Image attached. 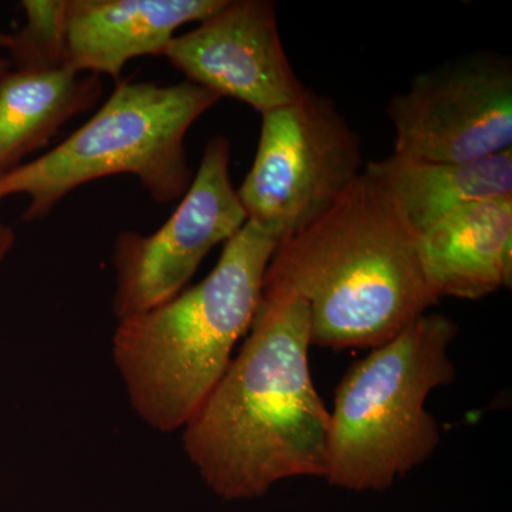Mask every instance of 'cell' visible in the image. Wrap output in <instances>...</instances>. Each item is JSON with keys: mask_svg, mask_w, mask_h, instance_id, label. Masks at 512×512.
Instances as JSON below:
<instances>
[{"mask_svg": "<svg viewBox=\"0 0 512 512\" xmlns=\"http://www.w3.org/2000/svg\"><path fill=\"white\" fill-rule=\"evenodd\" d=\"M245 338L183 436L202 481L228 501L262 497L289 478H323L328 466L330 412L309 369L308 305L262 293Z\"/></svg>", "mask_w": 512, "mask_h": 512, "instance_id": "cell-1", "label": "cell"}, {"mask_svg": "<svg viewBox=\"0 0 512 512\" xmlns=\"http://www.w3.org/2000/svg\"><path fill=\"white\" fill-rule=\"evenodd\" d=\"M262 293L301 298L312 346L333 350L377 348L440 301L416 237L365 173L319 220L279 242Z\"/></svg>", "mask_w": 512, "mask_h": 512, "instance_id": "cell-2", "label": "cell"}, {"mask_svg": "<svg viewBox=\"0 0 512 512\" xmlns=\"http://www.w3.org/2000/svg\"><path fill=\"white\" fill-rule=\"evenodd\" d=\"M279 239L247 221L207 278L120 320L113 357L134 412L153 429H184L215 389L262 301Z\"/></svg>", "mask_w": 512, "mask_h": 512, "instance_id": "cell-3", "label": "cell"}, {"mask_svg": "<svg viewBox=\"0 0 512 512\" xmlns=\"http://www.w3.org/2000/svg\"><path fill=\"white\" fill-rule=\"evenodd\" d=\"M457 333L453 319L427 312L350 367L330 412V485L379 493L433 456L441 434L426 404L456 377Z\"/></svg>", "mask_w": 512, "mask_h": 512, "instance_id": "cell-4", "label": "cell"}, {"mask_svg": "<svg viewBox=\"0 0 512 512\" xmlns=\"http://www.w3.org/2000/svg\"><path fill=\"white\" fill-rule=\"evenodd\" d=\"M217 94L187 82L116 83L92 119L49 153L0 177V201L26 195L22 221L47 217L74 190L111 175H133L157 204L181 200L192 170L185 137Z\"/></svg>", "mask_w": 512, "mask_h": 512, "instance_id": "cell-5", "label": "cell"}, {"mask_svg": "<svg viewBox=\"0 0 512 512\" xmlns=\"http://www.w3.org/2000/svg\"><path fill=\"white\" fill-rule=\"evenodd\" d=\"M261 117L238 198L248 221L282 242L319 220L363 173L362 141L335 101L308 87Z\"/></svg>", "mask_w": 512, "mask_h": 512, "instance_id": "cell-6", "label": "cell"}, {"mask_svg": "<svg viewBox=\"0 0 512 512\" xmlns=\"http://www.w3.org/2000/svg\"><path fill=\"white\" fill-rule=\"evenodd\" d=\"M231 143L211 138L200 168L177 210L153 234L120 232L113 245L117 320L140 315L171 301L197 272L205 256L247 224L229 174Z\"/></svg>", "mask_w": 512, "mask_h": 512, "instance_id": "cell-7", "label": "cell"}, {"mask_svg": "<svg viewBox=\"0 0 512 512\" xmlns=\"http://www.w3.org/2000/svg\"><path fill=\"white\" fill-rule=\"evenodd\" d=\"M394 154L471 163L512 148V66L477 53L417 74L386 107Z\"/></svg>", "mask_w": 512, "mask_h": 512, "instance_id": "cell-8", "label": "cell"}, {"mask_svg": "<svg viewBox=\"0 0 512 512\" xmlns=\"http://www.w3.org/2000/svg\"><path fill=\"white\" fill-rule=\"evenodd\" d=\"M163 56L187 82L259 114L288 106L306 90L286 56L271 0H224L197 28L175 36Z\"/></svg>", "mask_w": 512, "mask_h": 512, "instance_id": "cell-9", "label": "cell"}, {"mask_svg": "<svg viewBox=\"0 0 512 512\" xmlns=\"http://www.w3.org/2000/svg\"><path fill=\"white\" fill-rule=\"evenodd\" d=\"M224 0H67L66 63L119 83L124 66L163 56L175 32L201 22Z\"/></svg>", "mask_w": 512, "mask_h": 512, "instance_id": "cell-10", "label": "cell"}, {"mask_svg": "<svg viewBox=\"0 0 512 512\" xmlns=\"http://www.w3.org/2000/svg\"><path fill=\"white\" fill-rule=\"evenodd\" d=\"M421 268L437 298L477 301L512 278V198L474 202L417 237Z\"/></svg>", "mask_w": 512, "mask_h": 512, "instance_id": "cell-11", "label": "cell"}, {"mask_svg": "<svg viewBox=\"0 0 512 512\" xmlns=\"http://www.w3.org/2000/svg\"><path fill=\"white\" fill-rule=\"evenodd\" d=\"M414 237L461 207L512 198V148L471 163L390 154L363 168Z\"/></svg>", "mask_w": 512, "mask_h": 512, "instance_id": "cell-12", "label": "cell"}, {"mask_svg": "<svg viewBox=\"0 0 512 512\" xmlns=\"http://www.w3.org/2000/svg\"><path fill=\"white\" fill-rule=\"evenodd\" d=\"M101 94L96 74L19 70L0 59V177L45 148L67 121L93 109Z\"/></svg>", "mask_w": 512, "mask_h": 512, "instance_id": "cell-13", "label": "cell"}, {"mask_svg": "<svg viewBox=\"0 0 512 512\" xmlns=\"http://www.w3.org/2000/svg\"><path fill=\"white\" fill-rule=\"evenodd\" d=\"M20 8L25 25L12 35L10 66L33 72L67 67V0H23Z\"/></svg>", "mask_w": 512, "mask_h": 512, "instance_id": "cell-14", "label": "cell"}, {"mask_svg": "<svg viewBox=\"0 0 512 512\" xmlns=\"http://www.w3.org/2000/svg\"><path fill=\"white\" fill-rule=\"evenodd\" d=\"M16 234L10 225L0 220V265L5 261L6 256L15 247Z\"/></svg>", "mask_w": 512, "mask_h": 512, "instance_id": "cell-15", "label": "cell"}, {"mask_svg": "<svg viewBox=\"0 0 512 512\" xmlns=\"http://www.w3.org/2000/svg\"><path fill=\"white\" fill-rule=\"evenodd\" d=\"M10 45H12V35H9V33H5L0 30V47L9 49Z\"/></svg>", "mask_w": 512, "mask_h": 512, "instance_id": "cell-16", "label": "cell"}]
</instances>
